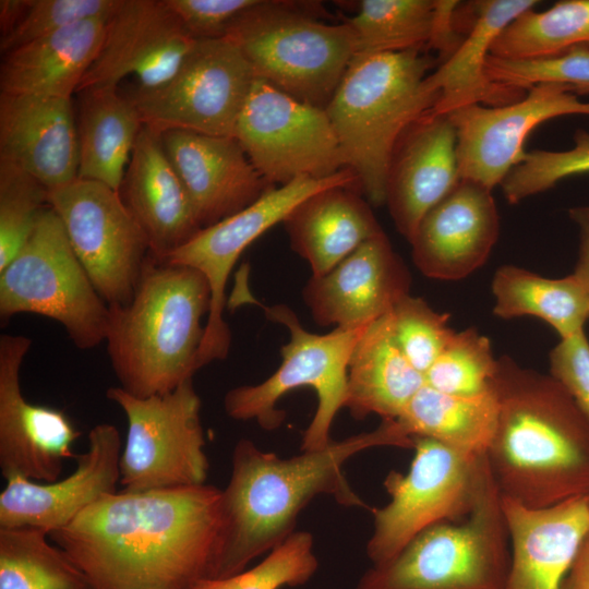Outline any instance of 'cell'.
<instances>
[{
    "label": "cell",
    "mask_w": 589,
    "mask_h": 589,
    "mask_svg": "<svg viewBox=\"0 0 589 589\" xmlns=\"http://www.w3.org/2000/svg\"><path fill=\"white\" fill-rule=\"evenodd\" d=\"M120 0H26L15 26L0 37V50L7 53L22 45L82 21L108 17Z\"/></svg>",
    "instance_id": "cell-43"
},
{
    "label": "cell",
    "mask_w": 589,
    "mask_h": 589,
    "mask_svg": "<svg viewBox=\"0 0 589 589\" xmlns=\"http://www.w3.org/2000/svg\"><path fill=\"white\" fill-rule=\"evenodd\" d=\"M106 396L122 409L128 423L120 457L123 491L206 484L209 461L201 398L192 380L163 395L141 398L117 386L109 387Z\"/></svg>",
    "instance_id": "cell-11"
},
{
    "label": "cell",
    "mask_w": 589,
    "mask_h": 589,
    "mask_svg": "<svg viewBox=\"0 0 589 589\" xmlns=\"http://www.w3.org/2000/svg\"><path fill=\"white\" fill-rule=\"evenodd\" d=\"M510 564L505 589H563L589 532V496L530 508L502 497Z\"/></svg>",
    "instance_id": "cell-24"
},
{
    "label": "cell",
    "mask_w": 589,
    "mask_h": 589,
    "mask_svg": "<svg viewBox=\"0 0 589 589\" xmlns=\"http://www.w3.org/2000/svg\"><path fill=\"white\" fill-rule=\"evenodd\" d=\"M498 417L493 389L476 396L438 392L424 384L396 418L411 437H429L461 454L481 457L492 443Z\"/></svg>",
    "instance_id": "cell-32"
},
{
    "label": "cell",
    "mask_w": 589,
    "mask_h": 589,
    "mask_svg": "<svg viewBox=\"0 0 589 589\" xmlns=\"http://www.w3.org/2000/svg\"><path fill=\"white\" fill-rule=\"evenodd\" d=\"M336 185L360 188L358 177L350 168L328 178L302 177L287 184L273 187L238 214L203 228L189 242L163 260L197 269L209 286L211 305L197 356L199 369L228 356L231 332L224 320L225 290L228 277L242 252L269 228L284 223L303 200Z\"/></svg>",
    "instance_id": "cell-15"
},
{
    "label": "cell",
    "mask_w": 589,
    "mask_h": 589,
    "mask_svg": "<svg viewBox=\"0 0 589 589\" xmlns=\"http://www.w3.org/2000/svg\"><path fill=\"white\" fill-rule=\"evenodd\" d=\"M26 0H1L0 1V34L7 35L21 19Z\"/></svg>",
    "instance_id": "cell-49"
},
{
    "label": "cell",
    "mask_w": 589,
    "mask_h": 589,
    "mask_svg": "<svg viewBox=\"0 0 589 589\" xmlns=\"http://www.w3.org/2000/svg\"><path fill=\"white\" fill-rule=\"evenodd\" d=\"M69 242L95 289L109 305L131 302L149 256L147 238L108 185L76 179L48 190Z\"/></svg>",
    "instance_id": "cell-14"
},
{
    "label": "cell",
    "mask_w": 589,
    "mask_h": 589,
    "mask_svg": "<svg viewBox=\"0 0 589 589\" xmlns=\"http://www.w3.org/2000/svg\"><path fill=\"white\" fill-rule=\"evenodd\" d=\"M121 437L110 423L88 433L87 450L77 456L75 470L48 483L20 476L7 480L0 493V528H35L51 533L69 525L120 483Z\"/></svg>",
    "instance_id": "cell-19"
},
{
    "label": "cell",
    "mask_w": 589,
    "mask_h": 589,
    "mask_svg": "<svg viewBox=\"0 0 589 589\" xmlns=\"http://www.w3.org/2000/svg\"><path fill=\"white\" fill-rule=\"evenodd\" d=\"M318 2L259 0L229 28L233 43L261 79L291 97L326 109L350 61L348 25L329 24Z\"/></svg>",
    "instance_id": "cell-6"
},
{
    "label": "cell",
    "mask_w": 589,
    "mask_h": 589,
    "mask_svg": "<svg viewBox=\"0 0 589 589\" xmlns=\"http://www.w3.org/2000/svg\"><path fill=\"white\" fill-rule=\"evenodd\" d=\"M537 0H482L472 2L473 20L459 47L426 76V86L438 98L434 115H448L465 106H503L526 93L495 86L486 75L494 40L518 15L533 9Z\"/></svg>",
    "instance_id": "cell-27"
},
{
    "label": "cell",
    "mask_w": 589,
    "mask_h": 589,
    "mask_svg": "<svg viewBox=\"0 0 589 589\" xmlns=\"http://www.w3.org/2000/svg\"><path fill=\"white\" fill-rule=\"evenodd\" d=\"M510 564L502 495L490 473L471 513L436 524L354 589H505Z\"/></svg>",
    "instance_id": "cell-7"
},
{
    "label": "cell",
    "mask_w": 589,
    "mask_h": 589,
    "mask_svg": "<svg viewBox=\"0 0 589 589\" xmlns=\"http://www.w3.org/2000/svg\"><path fill=\"white\" fill-rule=\"evenodd\" d=\"M233 137L271 185L323 179L348 168L325 109L302 103L255 79Z\"/></svg>",
    "instance_id": "cell-13"
},
{
    "label": "cell",
    "mask_w": 589,
    "mask_h": 589,
    "mask_svg": "<svg viewBox=\"0 0 589 589\" xmlns=\"http://www.w3.org/2000/svg\"><path fill=\"white\" fill-rule=\"evenodd\" d=\"M486 75L495 86L526 93L539 84L569 86L576 95L589 94V48L574 47L558 55L506 59L490 55Z\"/></svg>",
    "instance_id": "cell-39"
},
{
    "label": "cell",
    "mask_w": 589,
    "mask_h": 589,
    "mask_svg": "<svg viewBox=\"0 0 589 589\" xmlns=\"http://www.w3.org/2000/svg\"><path fill=\"white\" fill-rule=\"evenodd\" d=\"M498 417L486 453L502 497L543 508L589 496V421L550 374L497 359Z\"/></svg>",
    "instance_id": "cell-3"
},
{
    "label": "cell",
    "mask_w": 589,
    "mask_h": 589,
    "mask_svg": "<svg viewBox=\"0 0 589 589\" xmlns=\"http://www.w3.org/2000/svg\"><path fill=\"white\" fill-rule=\"evenodd\" d=\"M589 48V0H563L544 11L530 9L513 20L494 40L491 55L532 59Z\"/></svg>",
    "instance_id": "cell-34"
},
{
    "label": "cell",
    "mask_w": 589,
    "mask_h": 589,
    "mask_svg": "<svg viewBox=\"0 0 589 589\" xmlns=\"http://www.w3.org/2000/svg\"><path fill=\"white\" fill-rule=\"evenodd\" d=\"M195 40L166 0H120L77 92L117 87L130 74L136 75L140 87L159 86L175 74Z\"/></svg>",
    "instance_id": "cell-17"
},
{
    "label": "cell",
    "mask_w": 589,
    "mask_h": 589,
    "mask_svg": "<svg viewBox=\"0 0 589 589\" xmlns=\"http://www.w3.org/2000/svg\"><path fill=\"white\" fill-rule=\"evenodd\" d=\"M459 181L456 128L447 115L430 110L404 132L388 165L385 204L398 232L410 241Z\"/></svg>",
    "instance_id": "cell-23"
},
{
    "label": "cell",
    "mask_w": 589,
    "mask_h": 589,
    "mask_svg": "<svg viewBox=\"0 0 589 589\" xmlns=\"http://www.w3.org/2000/svg\"><path fill=\"white\" fill-rule=\"evenodd\" d=\"M0 160L48 190L76 180L79 137L71 98L0 93Z\"/></svg>",
    "instance_id": "cell-25"
},
{
    "label": "cell",
    "mask_w": 589,
    "mask_h": 589,
    "mask_svg": "<svg viewBox=\"0 0 589 589\" xmlns=\"http://www.w3.org/2000/svg\"><path fill=\"white\" fill-rule=\"evenodd\" d=\"M81 93L77 178L120 190L131 154L143 127L139 112L117 87Z\"/></svg>",
    "instance_id": "cell-31"
},
{
    "label": "cell",
    "mask_w": 589,
    "mask_h": 589,
    "mask_svg": "<svg viewBox=\"0 0 589 589\" xmlns=\"http://www.w3.org/2000/svg\"><path fill=\"white\" fill-rule=\"evenodd\" d=\"M318 568L314 539L294 531L254 567L225 578H203L191 589H279L308 582Z\"/></svg>",
    "instance_id": "cell-38"
},
{
    "label": "cell",
    "mask_w": 589,
    "mask_h": 589,
    "mask_svg": "<svg viewBox=\"0 0 589 589\" xmlns=\"http://www.w3.org/2000/svg\"><path fill=\"white\" fill-rule=\"evenodd\" d=\"M413 449L407 473L385 478L389 502L373 509L372 565L390 561L425 529L467 517L491 473L486 455L468 456L429 437H413Z\"/></svg>",
    "instance_id": "cell-10"
},
{
    "label": "cell",
    "mask_w": 589,
    "mask_h": 589,
    "mask_svg": "<svg viewBox=\"0 0 589 589\" xmlns=\"http://www.w3.org/2000/svg\"><path fill=\"white\" fill-rule=\"evenodd\" d=\"M264 310L269 320L286 326L290 334L289 341L281 347V363L265 381L228 390L224 409L231 419L253 420L265 430H274L286 418L285 411L277 408L279 399L291 389L311 387L317 407L302 434L301 450L322 449L333 441V421L345 407L350 357L369 325L314 334L304 329L285 304Z\"/></svg>",
    "instance_id": "cell-8"
},
{
    "label": "cell",
    "mask_w": 589,
    "mask_h": 589,
    "mask_svg": "<svg viewBox=\"0 0 589 589\" xmlns=\"http://www.w3.org/2000/svg\"><path fill=\"white\" fill-rule=\"evenodd\" d=\"M433 63L421 48L354 56L325 109L347 166L373 206L385 204L387 169L400 136L437 101L425 83Z\"/></svg>",
    "instance_id": "cell-5"
},
{
    "label": "cell",
    "mask_w": 589,
    "mask_h": 589,
    "mask_svg": "<svg viewBox=\"0 0 589 589\" xmlns=\"http://www.w3.org/2000/svg\"><path fill=\"white\" fill-rule=\"evenodd\" d=\"M259 0H166L195 39L225 38L230 26Z\"/></svg>",
    "instance_id": "cell-44"
},
{
    "label": "cell",
    "mask_w": 589,
    "mask_h": 589,
    "mask_svg": "<svg viewBox=\"0 0 589 589\" xmlns=\"http://www.w3.org/2000/svg\"><path fill=\"white\" fill-rule=\"evenodd\" d=\"M48 206L45 185L17 166L0 160V271L26 243Z\"/></svg>",
    "instance_id": "cell-40"
},
{
    "label": "cell",
    "mask_w": 589,
    "mask_h": 589,
    "mask_svg": "<svg viewBox=\"0 0 589 589\" xmlns=\"http://www.w3.org/2000/svg\"><path fill=\"white\" fill-rule=\"evenodd\" d=\"M493 313L504 320L531 315L550 324L560 338L585 330L589 294L570 274L546 278L525 268L504 265L492 280Z\"/></svg>",
    "instance_id": "cell-33"
},
{
    "label": "cell",
    "mask_w": 589,
    "mask_h": 589,
    "mask_svg": "<svg viewBox=\"0 0 589 589\" xmlns=\"http://www.w3.org/2000/svg\"><path fill=\"white\" fill-rule=\"evenodd\" d=\"M160 137L202 229L238 214L274 187L233 136L171 130Z\"/></svg>",
    "instance_id": "cell-21"
},
{
    "label": "cell",
    "mask_w": 589,
    "mask_h": 589,
    "mask_svg": "<svg viewBox=\"0 0 589 589\" xmlns=\"http://www.w3.org/2000/svg\"><path fill=\"white\" fill-rule=\"evenodd\" d=\"M563 589H589V532L580 545Z\"/></svg>",
    "instance_id": "cell-48"
},
{
    "label": "cell",
    "mask_w": 589,
    "mask_h": 589,
    "mask_svg": "<svg viewBox=\"0 0 589 589\" xmlns=\"http://www.w3.org/2000/svg\"><path fill=\"white\" fill-rule=\"evenodd\" d=\"M388 317L402 353L423 375L455 334L447 313H438L423 299L410 294L396 303Z\"/></svg>",
    "instance_id": "cell-42"
},
{
    "label": "cell",
    "mask_w": 589,
    "mask_h": 589,
    "mask_svg": "<svg viewBox=\"0 0 589 589\" xmlns=\"http://www.w3.org/2000/svg\"><path fill=\"white\" fill-rule=\"evenodd\" d=\"M255 79L229 39H196L169 80L153 88L137 86L128 98L143 125L159 134L184 130L233 136Z\"/></svg>",
    "instance_id": "cell-12"
},
{
    "label": "cell",
    "mask_w": 589,
    "mask_h": 589,
    "mask_svg": "<svg viewBox=\"0 0 589 589\" xmlns=\"http://www.w3.org/2000/svg\"><path fill=\"white\" fill-rule=\"evenodd\" d=\"M108 17L79 22L4 53L1 93L71 98L99 52Z\"/></svg>",
    "instance_id": "cell-29"
},
{
    "label": "cell",
    "mask_w": 589,
    "mask_h": 589,
    "mask_svg": "<svg viewBox=\"0 0 589 589\" xmlns=\"http://www.w3.org/2000/svg\"><path fill=\"white\" fill-rule=\"evenodd\" d=\"M209 305L202 273L149 254L131 302L109 305L105 342L120 387L145 398L192 380Z\"/></svg>",
    "instance_id": "cell-4"
},
{
    "label": "cell",
    "mask_w": 589,
    "mask_h": 589,
    "mask_svg": "<svg viewBox=\"0 0 589 589\" xmlns=\"http://www.w3.org/2000/svg\"><path fill=\"white\" fill-rule=\"evenodd\" d=\"M119 194L157 261L202 230L160 134L148 127L143 125L137 135Z\"/></svg>",
    "instance_id": "cell-26"
},
{
    "label": "cell",
    "mask_w": 589,
    "mask_h": 589,
    "mask_svg": "<svg viewBox=\"0 0 589 589\" xmlns=\"http://www.w3.org/2000/svg\"><path fill=\"white\" fill-rule=\"evenodd\" d=\"M498 232L492 190L460 179L417 227L409 241L412 261L429 278L462 279L486 262Z\"/></svg>",
    "instance_id": "cell-22"
},
{
    "label": "cell",
    "mask_w": 589,
    "mask_h": 589,
    "mask_svg": "<svg viewBox=\"0 0 589 589\" xmlns=\"http://www.w3.org/2000/svg\"><path fill=\"white\" fill-rule=\"evenodd\" d=\"M20 313L58 322L82 350L106 340L109 306L92 284L50 206L40 213L23 248L0 271V316L7 321Z\"/></svg>",
    "instance_id": "cell-9"
},
{
    "label": "cell",
    "mask_w": 589,
    "mask_h": 589,
    "mask_svg": "<svg viewBox=\"0 0 589 589\" xmlns=\"http://www.w3.org/2000/svg\"><path fill=\"white\" fill-rule=\"evenodd\" d=\"M48 536L35 528H0V589H93Z\"/></svg>",
    "instance_id": "cell-35"
},
{
    "label": "cell",
    "mask_w": 589,
    "mask_h": 589,
    "mask_svg": "<svg viewBox=\"0 0 589 589\" xmlns=\"http://www.w3.org/2000/svg\"><path fill=\"white\" fill-rule=\"evenodd\" d=\"M497 371L489 337L469 327L454 334L424 373L425 384L446 394L476 396L493 389Z\"/></svg>",
    "instance_id": "cell-37"
},
{
    "label": "cell",
    "mask_w": 589,
    "mask_h": 589,
    "mask_svg": "<svg viewBox=\"0 0 589 589\" xmlns=\"http://www.w3.org/2000/svg\"><path fill=\"white\" fill-rule=\"evenodd\" d=\"M424 384L396 342L387 313L365 328L352 351L345 407L356 419H396Z\"/></svg>",
    "instance_id": "cell-30"
},
{
    "label": "cell",
    "mask_w": 589,
    "mask_h": 589,
    "mask_svg": "<svg viewBox=\"0 0 589 589\" xmlns=\"http://www.w3.org/2000/svg\"><path fill=\"white\" fill-rule=\"evenodd\" d=\"M410 273L385 232L363 242L322 276H311L302 297L322 326H368L409 294Z\"/></svg>",
    "instance_id": "cell-20"
},
{
    "label": "cell",
    "mask_w": 589,
    "mask_h": 589,
    "mask_svg": "<svg viewBox=\"0 0 589 589\" xmlns=\"http://www.w3.org/2000/svg\"><path fill=\"white\" fill-rule=\"evenodd\" d=\"M382 446L413 448V440L396 419L290 458L240 440L221 490L220 532L208 578L237 575L267 554L296 531L299 513L317 495H330L342 506L369 508L349 484L344 466L361 452Z\"/></svg>",
    "instance_id": "cell-2"
},
{
    "label": "cell",
    "mask_w": 589,
    "mask_h": 589,
    "mask_svg": "<svg viewBox=\"0 0 589 589\" xmlns=\"http://www.w3.org/2000/svg\"><path fill=\"white\" fill-rule=\"evenodd\" d=\"M589 173V132L576 130L573 147L565 151L534 149L526 152L501 183L510 204L544 192L573 176Z\"/></svg>",
    "instance_id": "cell-41"
},
{
    "label": "cell",
    "mask_w": 589,
    "mask_h": 589,
    "mask_svg": "<svg viewBox=\"0 0 589 589\" xmlns=\"http://www.w3.org/2000/svg\"><path fill=\"white\" fill-rule=\"evenodd\" d=\"M569 216L578 226L579 248L575 276L589 294V206H576L569 209Z\"/></svg>",
    "instance_id": "cell-47"
},
{
    "label": "cell",
    "mask_w": 589,
    "mask_h": 589,
    "mask_svg": "<svg viewBox=\"0 0 589 589\" xmlns=\"http://www.w3.org/2000/svg\"><path fill=\"white\" fill-rule=\"evenodd\" d=\"M589 116V101L562 84H539L519 100L503 106L473 104L447 116L457 131L460 179L489 190L501 185L521 163L528 135L548 120L563 116Z\"/></svg>",
    "instance_id": "cell-16"
},
{
    "label": "cell",
    "mask_w": 589,
    "mask_h": 589,
    "mask_svg": "<svg viewBox=\"0 0 589 589\" xmlns=\"http://www.w3.org/2000/svg\"><path fill=\"white\" fill-rule=\"evenodd\" d=\"M362 195L352 185L326 188L299 203L284 220L292 250L309 263L312 276L326 274L384 232Z\"/></svg>",
    "instance_id": "cell-28"
},
{
    "label": "cell",
    "mask_w": 589,
    "mask_h": 589,
    "mask_svg": "<svg viewBox=\"0 0 589 589\" xmlns=\"http://www.w3.org/2000/svg\"><path fill=\"white\" fill-rule=\"evenodd\" d=\"M436 0H362L345 23L354 41V56L428 48Z\"/></svg>",
    "instance_id": "cell-36"
},
{
    "label": "cell",
    "mask_w": 589,
    "mask_h": 589,
    "mask_svg": "<svg viewBox=\"0 0 589 589\" xmlns=\"http://www.w3.org/2000/svg\"><path fill=\"white\" fill-rule=\"evenodd\" d=\"M31 347L27 336H0V468L5 480L48 483L60 479L63 461L74 456L80 432L62 410L23 396L20 371Z\"/></svg>",
    "instance_id": "cell-18"
},
{
    "label": "cell",
    "mask_w": 589,
    "mask_h": 589,
    "mask_svg": "<svg viewBox=\"0 0 589 589\" xmlns=\"http://www.w3.org/2000/svg\"><path fill=\"white\" fill-rule=\"evenodd\" d=\"M220 497L208 484L117 491L49 536L93 589H191L212 570Z\"/></svg>",
    "instance_id": "cell-1"
},
{
    "label": "cell",
    "mask_w": 589,
    "mask_h": 589,
    "mask_svg": "<svg viewBox=\"0 0 589 589\" xmlns=\"http://www.w3.org/2000/svg\"><path fill=\"white\" fill-rule=\"evenodd\" d=\"M549 360L550 375L567 390L589 421V340L585 330L560 339Z\"/></svg>",
    "instance_id": "cell-45"
},
{
    "label": "cell",
    "mask_w": 589,
    "mask_h": 589,
    "mask_svg": "<svg viewBox=\"0 0 589 589\" xmlns=\"http://www.w3.org/2000/svg\"><path fill=\"white\" fill-rule=\"evenodd\" d=\"M459 5L460 2L456 0H436L434 27L428 48L436 50L442 61L459 47L465 37H460L456 28Z\"/></svg>",
    "instance_id": "cell-46"
}]
</instances>
